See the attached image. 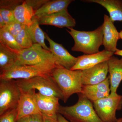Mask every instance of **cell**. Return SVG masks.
Returning a JSON list of instances; mask_svg holds the SVG:
<instances>
[{"mask_svg": "<svg viewBox=\"0 0 122 122\" xmlns=\"http://www.w3.org/2000/svg\"><path fill=\"white\" fill-rule=\"evenodd\" d=\"M82 70H72L56 66L52 71L51 76L60 89L66 103L74 94L81 93L83 86Z\"/></svg>", "mask_w": 122, "mask_h": 122, "instance_id": "6da1fadb", "label": "cell"}, {"mask_svg": "<svg viewBox=\"0 0 122 122\" xmlns=\"http://www.w3.org/2000/svg\"><path fill=\"white\" fill-rule=\"evenodd\" d=\"M76 104L71 106H60L58 113L70 122H103L94 109L93 103L81 93Z\"/></svg>", "mask_w": 122, "mask_h": 122, "instance_id": "7a4b0ae2", "label": "cell"}, {"mask_svg": "<svg viewBox=\"0 0 122 122\" xmlns=\"http://www.w3.org/2000/svg\"><path fill=\"white\" fill-rule=\"evenodd\" d=\"M66 31L72 36L74 41L72 51L81 52L85 55L93 54L99 52L103 45L102 25L91 31H79L73 28H69Z\"/></svg>", "mask_w": 122, "mask_h": 122, "instance_id": "3957f363", "label": "cell"}, {"mask_svg": "<svg viewBox=\"0 0 122 122\" xmlns=\"http://www.w3.org/2000/svg\"><path fill=\"white\" fill-rule=\"evenodd\" d=\"M56 65L51 62L35 65L15 66L0 73V79H28L37 76H51Z\"/></svg>", "mask_w": 122, "mask_h": 122, "instance_id": "277c9868", "label": "cell"}, {"mask_svg": "<svg viewBox=\"0 0 122 122\" xmlns=\"http://www.w3.org/2000/svg\"><path fill=\"white\" fill-rule=\"evenodd\" d=\"M16 81L22 89H36L42 95L54 96L63 101L61 91L51 76H37L28 79H18Z\"/></svg>", "mask_w": 122, "mask_h": 122, "instance_id": "5b68a950", "label": "cell"}, {"mask_svg": "<svg viewBox=\"0 0 122 122\" xmlns=\"http://www.w3.org/2000/svg\"><path fill=\"white\" fill-rule=\"evenodd\" d=\"M46 62L55 64V58L50 51L45 49L39 44H33L30 48L18 51L16 66L35 65Z\"/></svg>", "mask_w": 122, "mask_h": 122, "instance_id": "8992f818", "label": "cell"}, {"mask_svg": "<svg viewBox=\"0 0 122 122\" xmlns=\"http://www.w3.org/2000/svg\"><path fill=\"white\" fill-rule=\"evenodd\" d=\"M0 116L17 109L20 95V87L14 79H0Z\"/></svg>", "mask_w": 122, "mask_h": 122, "instance_id": "52a82bcc", "label": "cell"}, {"mask_svg": "<svg viewBox=\"0 0 122 122\" xmlns=\"http://www.w3.org/2000/svg\"><path fill=\"white\" fill-rule=\"evenodd\" d=\"M96 113L103 122H117V111L122 108V95H110L93 102Z\"/></svg>", "mask_w": 122, "mask_h": 122, "instance_id": "ba28073f", "label": "cell"}, {"mask_svg": "<svg viewBox=\"0 0 122 122\" xmlns=\"http://www.w3.org/2000/svg\"><path fill=\"white\" fill-rule=\"evenodd\" d=\"M20 89V95L17 108V120L32 115L42 114L37 105L35 90Z\"/></svg>", "mask_w": 122, "mask_h": 122, "instance_id": "9c48e42d", "label": "cell"}, {"mask_svg": "<svg viewBox=\"0 0 122 122\" xmlns=\"http://www.w3.org/2000/svg\"><path fill=\"white\" fill-rule=\"evenodd\" d=\"M45 35L49 44L50 51L55 58L56 65L71 69L77 62V57L71 55L61 44L54 41L46 33Z\"/></svg>", "mask_w": 122, "mask_h": 122, "instance_id": "30bf717a", "label": "cell"}, {"mask_svg": "<svg viewBox=\"0 0 122 122\" xmlns=\"http://www.w3.org/2000/svg\"><path fill=\"white\" fill-rule=\"evenodd\" d=\"M114 53L104 50L93 54L84 55L78 57L75 65L72 70H83L94 67L99 63L108 61Z\"/></svg>", "mask_w": 122, "mask_h": 122, "instance_id": "8fae6325", "label": "cell"}, {"mask_svg": "<svg viewBox=\"0 0 122 122\" xmlns=\"http://www.w3.org/2000/svg\"><path fill=\"white\" fill-rule=\"evenodd\" d=\"M107 61L92 68L82 70V85H95L105 81L107 77L109 72Z\"/></svg>", "mask_w": 122, "mask_h": 122, "instance_id": "7c38bea8", "label": "cell"}, {"mask_svg": "<svg viewBox=\"0 0 122 122\" xmlns=\"http://www.w3.org/2000/svg\"><path fill=\"white\" fill-rule=\"evenodd\" d=\"M102 25L103 39V45L105 50L115 52L117 48V42L119 38V32L115 26L113 22L107 15H104V22Z\"/></svg>", "mask_w": 122, "mask_h": 122, "instance_id": "4fadbf2b", "label": "cell"}, {"mask_svg": "<svg viewBox=\"0 0 122 122\" xmlns=\"http://www.w3.org/2000/svg\"><path fill=\"white\" fill-rule=\"evenodd\" d=\"M38 20L39 25H53L59 28H73L76 24L75 20L70 15L67 9L43 17Z\"/></svg>", "mask_w": 122, "mask_h": 122, "instance_id": "5bb4252c", "label": "cell"}, {"mask_svg": "<svg viewBox=\"0 0 122 122\" xmlns=\"http://www.w3.org/2000/svg\"><path fill=\"white\" fill-rule=\"evenodd\" d=\"M111 93L109 76L100 83L83 85L81 93L92 102L108 97Z\"/></svg>", "mask_w": 122, "mask_h": 122, "instance_id": "9a60e30c", "label": "cell"}, {"mask_svg": "<svg viewBox=\"0 0 122 122\" xmlns=\"http://www.w3.org/2000/svg\"><path fill=\"white\" fill-rule=\"evenodd\" d=\"M107 62L110 86V95H114L117 94V89L122 81V58L119 59L113 56Z\"/></svg>", "mask_w": 122, "mask_h": 122, "instance_id": "2e32d148", "label": "cell"}, {"mask_svg": "<svg viewBox=\"0 0 122 122\" xmlns=\"http://www.w3.org/2000/svg\"><path fill=\"white\" fill-rule=\"evenodd\" d=\"M38 107L42 114L51 117L57 116L59 107V99L54 96H44L39 92L35 94Z\"/></svg>", "mask_w": 122, "mask_h": 122, "instance_id": "e0dca14e", "label": "cell"}, {"mask_svg": "<svg viewBox=\"0 0 122 122\" xmlns=\"http://www.w3.org/2000/svg\"><path fill=\"white\" fill-rule=\"evenodd\" d=\"M72 0H49L41 8L35 11L34 16L39 20L41 18L67 9Z\"/></svg>", "mask_w": 122, "mask_h": 122, "instance_id": "ac0fdd59", "label": "cell"}, {"mask_svg": "<svg viewBox=\"0 0 122 122\" xmlns=\"http://www.w3.org/2000/svg\"><path fill=\"white\" fill-rule=\"evenodd\" d=\"M85 2H94L101 5L106 9L110 18L114 22L122 21V0H88Z\"/></svg>", "mask_w": 122, "mask_h": 122, "instance_id": "d6986e66", "label": "cell"}, {"mask_svg": "<svg viewBox=\"0 0 122 122\" xmlns=\"http://www.w3.org/2000/svg\"><path fill=\"white\" fill-rule=\"evenodd\" d=\"M18 51L0 44V73L16 65L18 59Z\"/></svg>", "mask_w": 122, "mask_h": 122, "instance_id": "ffe728a7", "label": "cell"}, {"mask_svg": "<svg viewBox=\"0 0 122 122\" xmlns=\"http://www.w3.org/2000/svg\"><path fill=\"white\" fill-rule=\"evenodd\" d=\"M13 12L15 20L21 24L28 26L32 24L35 11L25 1L16 7Z\"/></svg>", "mask_w": 122, "mask_h": 122, "instance_id": "44dd1931", "label": "cell"}, {"mask_svg": "<svg viewBox=\"0 0 122 122\" xmlns=\"http://www.w3.org/2000/svg\"><path fill=\"white\" fill-rule=\"evenodd\" d=\"M32 21V24L30 26H28V29L33 43L39 44L45 49L50 51L49 48L45 44V40L46 39L45 32L39 26V20L34 16Z\"/></svg>", "mask_w": 122, "mask_h": 122, "instance_id": "7402d4cb", "label": "cell"}, {"mask_svg": "<svg viewBox=\"0 0 122 122\" xmlns=\"http://www.w3.org/2000/svg\"><path fill=\"white\" fill-rule=\"evenodd\" d=\"M0 44L14 50L23 49L18 43L15 37L3 28L0 29Z\"/></svg>", "mask_w": 122, "mask_h": 122, "instance_id": "603a6c76", "label": "cell"}, {"mask_svg": "<svg viewBox=\"0 0 122 122\" xmlns=\"http://www.w3.org/2000/svg\"><path fill=\"white\" fill-rule=\"evenodd\" d=\"M28 26L24 25L22 30L15 37L18 43L22 49L30 48L33 44L28 30Z\"/></svg>", "mask_w": 122, "mask_h": 122, "instance_id": "cb8c5ba5", "label": "cell"}, {"mask_svg": "<svg viewBox=\"0 0 122 122\" xmlns=\"http://www.w3.org/2000/svg\"><path fill=\"white\" fill-rule=\"evenodd\" d=\"M24 25L15 20L13 22L6 24L3 29L8 31L15 37L22 30Z\"/></svg>", "mask_w": 122, "mask_h": 122, "instance_id": "d4e9b609", "label": "cell"}, {"mask_svg": "<svg viewBox=\"0 0 122 122\" xmlns=\"http://www.w3.org/2000/svg\"><path fill=\"white\" fill-rule=\"evenodd\" d=\"M17 109L11 110L0 116V122H17Z\"/></svg>", "mask_w": 122, "mask_h": 122, "instance_id": "484cf974", "label": "cell"}, {"mask_svg": "<svg viewBox=\"0 0 122 122\" xmlns=\"http://www.w3.org/2000/svg\"><path fill=\"white\" fill-rule=\"evenodd\" d=\"M24 1L20 0H1L0 8L14 11L16 7L22 4Z\"/></svg>", "mask_w": 122, "mask_h": 122, "instance_id": "4316f807", "label": "cell"}, {"mask_svg": "<svg viewBox=\"0 0 122 122\" xmlns=\"http://www.w3.org/2000/svg\"><path fill=\"white\" fill-rule=\"evenodd\" d=\"M0 15L2 16L6 24L15 20L13 11L8 9H0Z\"/></svg>", "mask_w": 122, "mask_h": 122, "instance_id": "83f0119b", "label": "cell"}, {"mask_svg": "<svg viewBox=\"0 0 122 122\" xmlns=\"http://www.w3.org/2000/svg\"><path fill=\"white\" fill-rule=\"evenodd\" d=\"M26 4L32 7L34 11L41 8L49 1L48 0H26Z\"/></svg>", "mask_w": 122, "mask_h": 122, "instance_id": "f1b7e54d", "label": "cell"}, {"mask_svg": "<svg viewBox=\"0 0 122 122\" xmlns=\"http://www.w3.org/2000/svg\"><path fill=\"white\" fill-rule=\"evenodd\" d=\"M29 122H44L42 114H35L28 116Z\"/></svg>", "mask_w": 122, "mask_h": 122, "instance_id": "f546056e", "label": "cell"}, {"mask_svg": "<svg viewBox=\"0 0 122 122\" xmlns=\"http://www.w3.org/2000/svg\"><path fill=\"white\" fill-rule=\"evenodd\" d=\"M44 122H59L58 120L57 116L51 117L42 114Z\"/></svg>", "mask_w": 122, "mask_h": 122, "instance_id": "4dcf8cb0", "label": "cell"}, {"mask_svg": "<svg viewBox=\"0 0 122 122\" xmlns=\"http://www.w3.org/2000/svg\"><path fill=\"white\" fill-rule=\"evenodd\" d=\"M57 118L59 122H70L60 114L58 113Z\"/></svg>", "mask_w": 122, "mask_h": 122, "instance_id": "1f68e13d", "label": "cell"}, {"mask_svg": "<svg viewBox=\"0 0 122 122\" xmlns=\"http://www.w3.org/2000/svg\"><path fill=\"white\" fill-rule=\"evenodd\" d=\"M6 25L2 16L0 15V29L3 28Z\"/></svg>", "mask_w": 122, "mask_h": 122, "instance_id": "d6a6232c", "label": "cell"}, {"mask_svg": "<svg viewBox=\"0 0 122 122\" xmlns=\"http://www.w3.org/2000/svg\"><path fill=\"white\" fill-rule=\"evenodd\" d=\"M17 122H29L28 116L21 118L17 120Z\"/></svg>", "mask_w": 122, "mask_h": 122, "instance_id": "836d02e7", "label": "cell"}, {"mask_svg": "<svg viewBox=\"0 0 122 122\" xmlns=\"http://www.w3.org/2000/svg\"><path fill=\"white\" fill-rule=\"evenodd\" d=\"M114 54L122 57V50L118 49L116 51Z\"/></svg>", "mask_w": 122, "mask_h": 122, "instance_id": "e575fe53", "label": "cell"}, {"mask_svg": "<svg viewBox=\"0 0 122 122\" xmlns=\"http://www.w3.org/2000/svg\"><path fill=\"white\" fill-rule=\"evenodd\" d=\"M119 38L122 39V30H120L119 32Z\"/></svg>", "mask_w": 122, "mask_h": 122, "instance_id": "d590c367", "label": "cell"}, {"mask_svg": "<svg viewBox=\"0 0 122 122\" xmlns=\"http://www.w3.org/2000/svg\"><path fill=\"white\" fill-rule=\"evenodd\" d=\"M117 122H122V118L119 119L118 121Z\"/></svg>", "mask_w": 122, "mask_h": 122, "instance_id": "8d00e7d4", "label": "cell"}]
</instances>
